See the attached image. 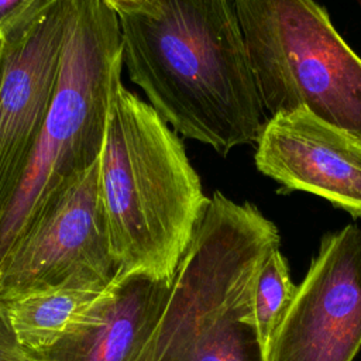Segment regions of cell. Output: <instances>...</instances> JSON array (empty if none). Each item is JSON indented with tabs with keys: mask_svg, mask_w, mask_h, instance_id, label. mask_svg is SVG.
Returning a JSON list of instances; mask_svg holds the SVG:
<instances>
[{
	"mask_svg": "<svg viewBox=\"0 0 361 361\" xmlns=\"http://www.w3.org/2000/svg\"><path fill=\"white\" fill-rule=\"evenodd\" d=\"M118 23L123 65L172 130L220 155L257 141L264 107L233 0H152Z\"/></svg>",
	"mask_w": 361,
	"mask_h": 361,
	"instance_id": "1",
	"label": "cell"
},
{
	"mask_svg": "<svg viewBox=\"0 0 361 361\" xmlns=\"http://www.w3.org/2000/svg\"><path fill=\"white\" fill-rule=\"evenodd\" d=\"M99 189L120 274L172 282L210 197L179 134L123 83L111 100Z\"/></svg>",
	"mask_w": 361,
	"mask_h": 361,
	"instance_id": "2",
	"label": "cell"
},
{
	"mask_svg": "<svg viewBox=\"0 0 361 361\" xmlns=\"http://www.w3.org/2000/svg\"><path fill=\"white\" fill-rule=\"evenodd\" d=\"M279 245L278 228L254 204L214 192L134 361H268L254 286Z\"/></svg>",
	"mask_w": 361,
	"mask_h": 361,
	"instance_id": "3",
	"label": "cell"
},
{
	"mask_svg": "<svg viewBox=\"0 0 361 361\" xmlns=\"http://www.w3.org/2000/svg\"><path fill=\"white\" fill-rule=\"evenodd\" d=\"M121 66L118 16L103 0H69L54 97L21 178L0 213V265L58 195L99 159Z\"/></svg>",
	"mask_w": 361,
	"mask_h": 361,
	"instance_id": "4",
	"label": "cell"
},
{
	"mask_svg": "<svg viewBox=\"0 0 361 361\" xmlns=\"http://www.w3.org/2000/svg\"><path fill=\"white\" fill-rule=\"evenodd\" d=\"M262 107L306 110L361 140V58L314 0H233Z\"/></svg>",
	"mask_w": 361,
	"mask_h": 361,
	"instance_id": "5",
	"label": "cell"
},
{
	"mask_svg": "<svg viewBox=\"0 0 361 361\" xmlns=\"http://www.w3.org/2000/svg\"><path fill=\"white\" fill-rule=\"evenodd\" d=\"M68 16L69 0H38L0 34V213L48 114Z\"/></svg>",
	"mask_w": 361,
	"mask_h": 361,
	"instance_id": "6",
	"label": "cell"
},
{
	"mask_svg": "<svg viewBox=\"0 0 361 361\" xmlns=\"http://www.w3.org/2000/svg\"><path fill=\"white\" fill-rule=\"evenodd\" d=\"M79 272L111 282L113 255L99 189V159L39 214L0 265V302L58 285Z\"/></svg>",
	"mask_w": 361,
	"mask_h": 361,
	"instance_id": "7",
	"label": "cell"
},
{
	"mask_svg": "<svg viewBox=\"0 0 361 361\" xmlns=\"http://www.w3.org/2000/svg\"><path fill=\"white\" fill-rule=\"evenodd\" d=\"M361 347V228L323 237L268 361H353Z\"/></svg>",
	"mask_w": 361,
	"mask_h": 361,
	"instance_id": "8",
	"label": "cell"
},
{
	"mask_svg": "<svg viewBox=\"0 0 361 361\" xmlns=\"http://www.w3.org/2000/svg\"><path fill=\"white\" fill-rule=\"evenodd\" d=\"M257 169L289 190L361 217V140L306 110L279 113L257 137Z\"/></svg>",
	"mask_w": 361,
	"mask_h": 361,
	"instance_id": "9",
	"label": "cell"
},
{
	"mask_svg": "<svg viewBox=\"0 0 361 361\" xmlns=\"http://www.w3.org/2000/svg\"><path fill=\"white\" fill-rule=\"evenodd\" d=\"M172 282L118 274L49 348L32 361H134L169 296Z\"/></svg>",
	"mask_w": 361,
	"mask_h": 361,
	"instance_id": "10",
	"label": "cell"
},
{
	"mask_svg": "<svg viewBox=\"0 0 361 361\" xmlns=\"http://www.w3.org/2000/svg\"><path fill=\"white\" fill-rule=\"evenodd\" d=\"M109 285L96 274L79 272L0 305L20 345L35 353L54 345Z\"/></svg>",
	"mask_w": 361,
	"mask_h": 361,
	"instance_id": "11",
	"label": "cell"
},
{
	"mask_svg": "<svg viewBox=\"0 0 361 361\" xmlns=\"http://www.w3.org/2000/svg\"><path fill=\"white\" fill-rule=\"evenodd\" d=\"M296 288L281 248H274L265 257L254 286V317L267 357L274 336L290 307Z\"/></svg>",
	"mask_w": 361,
	"mask_h": 361,
	"instance_id": "12",
	"label": "cell"
},
{
	"mask_svg": "<svg viewBox=\"0 0 361 361\" xmlns=\"http://www.w3.org/2000/svg\"><path fill=\"white\" fill-rule=\"evenodd\" d=\"M0 361H32L17 341L0 305Z\"/></svg>",
	"mask_w": 361,
	"mask_h": 361,
	"instance_id": "13",
	"label": "cell"
},
{
	"mask_svg": "<svg viewBox=\"0 0 361 361\" xmlns=\"http://www.w3.org/2000/svg\"><path fill=\"white\" fill-rule=\"evenodd\" d=\"M38 0H0V34L25 14Z\"/></svg>",
	"mask_w": 361,
	"mask_h": 361,
	"instance_id": "14",
	"label": "cell"
},
{
	"mask_svg": "<svg viewBox=\"0 0 361 361\" xmlns=\"http://www.w3.org/2000/svg\"><path fill=\"white\" fill-rule=\"evenodd\" d=\"M117 16L133 14L144 10L152 0H103Z\"/></svg>",
	"mask_w": 361,
	"mask_h": 361,
	"instance_id": "15",
	"label": "cell"
}]
</instances>
